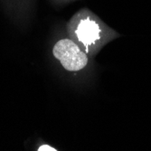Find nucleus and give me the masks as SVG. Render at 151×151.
Returning a JSON list of instances; mask_svg holds the SVG:
<instances>
[{"instance_id": "f257e3e1", "label": "nucleus", "mask_w": 151, "mask_h": 151, "mask_svg": "<svg viewBox=\"0 0 151 151\" xmlns=\"http://www.w3.org/2000/svg\"><path fill=\"white\" fill-rule=\"evenodd\" d=\"M52 53L67 71L81 70L88 63L86 54L80 50L73 41L69 39L58 41L53 46Z\"/></svg>"}, {"instance_id": "f03ea898", "label": "nucleus", "mask_w": 151, "mask_h": 151, "mask_svg": "<svg viewBox=\"0 0 151 151\" xmlns=\"http://www.w3.org/2000/svg\"><path fill=\"white\" fill-rule=\"evenodd\" d=\"M78 38L85 45H91L100 37V28L98 24L91 20H82L76 30Z\"/></svg>"}, {"instance_id": "7ed1b4c3", "label": "nucleus", "mask_w": 151, "mask_h": 151, "mask_svg": "<svg viewBox=\"0 0 151 151\" xmlns=\"http://www.w3.org/2000/svg\"><path fill=\"white\" fill-rule=\"evenodd\" d=\"M38 150H39V151H43V150H47V151H56L57 149L53 148V147H50V146H48V145H43V146H41V147L38 148Z\"/></svg>"}]
</instances>
